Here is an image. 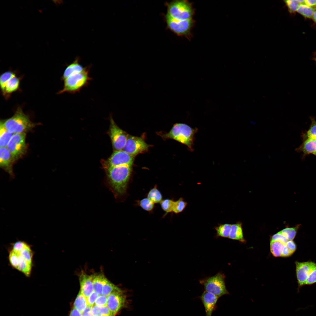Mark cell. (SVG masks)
<instances>
[{
  "mask_svg": "<svg viewBox=\"0 0 316 316\" xmlns=\"http://www.w3.org/2000/svg\"><path fill=\"white\" fill-rule=\"evenodd\" d=\"M311 125L306 135L307 138H310L316 140V121L313 118H311Z\"/></svg>",
  "mask_w": 316,
  "mask_h": 316,
  "instance_id": "d590c367",
  "label": "cell"
},
{
  "mask_svg": "<svg viewBox=\"0 0 316 316\" xmlns=\"http://www.w3.org/2000/svg\"><path fill=\"white\" fill-rule=\"evenodd\" d=\"M90 67H86L82 71L72 75L63 80V88L58 94L68 92L74 94L79 92L83 88L87 86L92 78L89 76Z\"/></svg>",
  "mask_w": 316,
  "mask_h": 316,
  "instance_id": "277c9868",
  "label": "cell"
},
{
  "mask_svg": "<svg viewBox=\"0 0 316 316\" xmlns=\"http://www.w3.org/2000/svg\"><path fill=\"white\" fill-rule=\"evenodd\" d=\"M134 157L123 150H115L107 160L103 162V166L105 169L109 168L120 166H132Z\"/></svg>",
  "mask_w": 316,
  "mask_h": 316,
  "instance_id": "30bf717a",
  "label": "cell"
},
{
  "mask_svg": "<svg viewBox=\"0 0 316 316\" xmlns=\"http://www.w3.org/2000/svg\"><path fill=\"white\" fill-rule=\"evenodd\" d=\"M166 14L176 20H186L193 19L195 9L192 3L186 0H175L167 4Z\"/></svg>",
  "mask_w": 316,
  "mask_h": 316,
  "instance_id": "5b68a950",
  "label": "cell"
},
{
  "mask_svg": "<svg viewBox=\"0 0 316 316\" xmlns=\"http://www.w3.org/2000/svg\"><path fill=\"white\" fill-rule=\"evenodd\" d=\"M8 258L10 264L12 267L17 269L18 266V258L17 253L10 249L9 250Z\"/></svg>",
  "mask_w": 316,
  "mask_h": 316,
  "instance_id": "e575fe53",
  "label": "cell"
},
{
  "mask_svg": "<svg viewBox=\"0 0 316 316\" xmlns=\"http://www.w3.org/2000/svg\"><path fill=\"white\" fill-rule=\"evenodd\" d=\"M92 275L94 291L99 295H102L103 286L107 279L103 274Z\"/></svg>",
  "mask_w": 316,
  "mask_h": 316,
  "instance_id": "ffe728a7",
  "label": "cell"
},
{
  "mask_svg": "<svg viewBox=\"0 0 316 316\" xmlns=\"http://www.w3.org/2000/svg\"><path fill=\"white\" fill-rule=\"evenodd\" d=\"M292 254L286 245H284L281 251V256L284 257H288L290 256Z\"/></svg>",
  "mask_w": 316,
  "mask_h": 316,
  "instance_id": "b9f144b4",
  "label": "cell"
},
{
  "mask_svg": "<svg viewBox=\"0 0 316 316\" xmlns=\"http://www.w3.org/2000/svg\"><path fill=\"white\" fill-rule=\"evenodd\" d=\"M107 306L114 316L124 307L126 303L125 295L121 290L114 292L107 296Z\"/></svg>",
  "mask_w": 316,
  "mask_h": 316,
  "instance_id": "4fadbf2b",
  "label": "cell"
},
{
  "mask_svg": "<svg viewBox=\"0 0 316 316\" xmlns=\"http://www.w3.org/2000/svg\"><path fill=\"white\" fill-rule=\"evenodd\" d=\"M120 290L119 288L107 279L103 286L102 295L107 296L111 293Z\"/></svg>",
  "mask_w": 316,
  "mask_h": 316,
  "instance_id": "4dcf8cb0",
  "label": "cell"
},
{
  "mask_svg": "<svg viewBox=\"0 0 316 316\" xmlns=\"http://www.w3.org/2000/svg\"><path fill=\"white\" fill-rule=\"evenodd\" d=\"M147 197L151 200L154 204L160 203L163 200L162 195L155 185L151 189L147 194Z\"/></svg>",
  "mask_w": 316,
  "mask_h": 316,
  "instance_id": "cb8c5ba5",
  "label": "cell"
},
{
  "mask_svg": "<svg viewBox=\"0 0 316 316\" xmlns=\"http://www.w3.org/2000/svg\"><path fill=\"white\" fill-rule=\"evenodd\" d=\"M312 263V262H295L296 275L299 287L305 285Z\"/></svg>",
  "mask_w": 316,
  "mask_h": 316,
  "instance_id": "9a60e30c",
  "label": "cell"
},
{
  "mask_svg": "<svg viewBox=\"0 0 316 316\" xmlns=\"http://www.w3.org/2000/svg\"><path fill=\"white\" fill-rule=\"evenodd\" d=\"M316 283V263L313 262L305 283L306 285H311Z\"/></svg>",
  "mask_w": 316,
  "mask_h": 316,
  "instance_id": "836d02e7",
  "label": "cell"
},
{
  "mask_svg": "<svg viewBox=\"0 0 316 316\" xmlns=\"http://www.w3.org/2000/svg\"><path fill=\"white\" fill-rule=\"evenodd\" d=\"M80 291L86 298L94 291L92 275L82 272L79 276Z\"/></svg>",
  "mask_w": 316,
  "mask_h": 316,
  "instance_id": "e0dca14e",
  "label": "cell"
},
{
  "mask_svg": "<svg viewBox=\"0 0 316 316\" xmlns=\"http://www.w3.org/2000/svg\"></svg>",
  "mask_w": 316,
  "mask_h": 316,
  "instance_id": "c3c4849f",
  "label": "cell"
},
{
  "mask_svg": "<svg viewBox=\"0 0 316 316\" xmlns=\"http://www.w3.org/2000/svg\"><path fill=\"white\" fill-rule=\"evenodd\" d=\"M305 4L310 6L315 7L316 6V0H305Z\"/></svg>",
  "mask_w": 316,
  "mask_h": 316,
  "instance_id": "f6af8a7d",
  "label": "cell"
},
{
  "mask_svg": "<svg viewBox=\"0 0 316 316\" xmlns=\"http://www.w3.org/2000/svg\"><path fill=\"white\" fill-rule=\"evenodd\" d=\"M92 307L87 305L85 310L82 313L81 316H92L91 313Z\"/></svg>",
  "mask_w": 316,
  "mask_h": 316,
  "instance_id": "7bdbcfd3",
  "label": "cell"
},
{
  "mask_svg": "<svg viewBox=\"0 0 316 316\" xmlns=\"http://www.w3.org/2000/svg\"><path fill=\"white\" fill-rule=\"evenodd\" d=\"M315 7L310 6L305 4H300L297 11L306 18H311L316 9Z\"/></svg>",
  "mask_w": 316,
  "mask_h": 316,
  "instance_id": "4316f807",
  "label": "cell"
},
{
  "mask_svg": "<svg viewBox=\"0 0 316 316\" xmlns=\"http://www.w3.org/2000/svg\"><path fill=\"white\" fill-rule=\"evenodd\" d=\"M284 2L291 13L297 11L300 4L297 0H287L284 1Z\"/></svg>",
  "mask_w": 316,
  "mask_h": 316,
  "instance_id": "8d00e7d4",
  "label": "cell"
},
{
  "mask_svg": "<svg viewBox=\"0 0 316 316\" xmlns=\"http://www.w3.org/2000/svg\"><path fill=\"white\" fill-rule=\"evenodd\" d=\"M87 305L86 298L80 291L75 301L74 304V308L82 314Z\"/></svg>",
  "mask_w": 316,
  "mask_h": 316,
  "instance_id": "603a6c76",
  "label": "cell"
},
{
  "mask_svg": "<svg viewBox=\"0 0 316 316\" xmlns=\"http://www.w3.org/2000/svg\"><path fill=\"white\" fill-rule=\"evenodd\" d=\"M85 67H83L80 64V59L77 57L72 63L67 66L61 77V80L63 81L70 76L82 71Z\"/></svg>",
  "mask_w": 316,
  "mask_h": 316,
  "instance_id": "ac0fdd59",
  "label": "cell"
},
{
  "mask_svg": "<svg viewBox=\"0 0 316 316\" xmlns=\"http://www.w3.org/2000/svg\"><path fill=\"white\" fill-rule=\"evenodd\" d=\"M200 298L205 308L206 316H212L216 309L219 298L210 293L204 291Z\"/></svg>",
  "mask_w": 316,
  "mask_h": 316,
  "instance_id": "2e32d148",
  "label": "cell"
},
{
  "mask_svg": "<svg viewBox=\"0 0 316 316\" xmlns=\"http://www.w3.org/2000/svg\"><path fill=\"white\" fill-rule=\"evenodd\" d=\"M299 226L298 225L294 227L286 228L279 232L288 241H292L295 237Z\"/></svg>",
  "mask_w": 316,
  "mask_h": 316,
  "instance_id": "f1b7e54d",
  "label": "cell"
},
{
  "mask_svg": "<svg viewBox=\"0 0 316 316\" xmlns=\"http://www.w3.org/2000/svg\"><path fill=\"white\" fill-rule=\"evenodd\" d=\"M314 154V155H315V156H316V153H315V154Z\"/></svg>",
  "mask_w": 316,
  "mask_h": 316,
  "instance_id": "7dc6e473",
  "label": "cell"
},
{
  "mask_svg": "<svg viewBox=\"0 0 316 316\" xmlns=\"http://www.w3.org/2000/svg\"><path fill=\"white\" fill-rule=\"evenodd\" d=\"M25 139V133L13 134L6 147L15 161L26 154L27 147Z\"/></svg>",
  "mask_w": 316,
  "mask_h": 316,
  "instance_id": "9c48e42d",
  "label": "cell"
},
{
  "mask_svg": "<svg viewBox=\"0 0 316 316\" xmlns=\"http://www.w3.org/2000/svg\"><path fill=\"white\" fill-rule=\"evenodd\" d=\"M1 121L6 129L13 134L25 133L36 125L31 121L28 116L23 112L20 107L17 108L12 117Z\"/></svg>",
  "mask_w": 316,
  "mask_h": 316,
  "instance_id": "7a4b0ae2",
  "label": "cell"
},
{
  "mask_svg": "<svg viewBox=\"0 0 316 316\" xmlns=\"http://www.w3.org/2000/svg\"><path fill=\"white\" fill-rule=\"evenodd\" d=\"M312 18L314 22L316 23V8L313 15Z\"/></svg>",
  "mask_w": 316,
  "mask_h": 316,
  "instance_id": "bcb514c9",
  "label": "cell"
},
{
  "mask_svg": "<svg viewBox=\"0 0 316 316\" xmlns=\"http://www.w3.org/2000/svg\"><path fill=\"white\" fill-rule=\"evenodd\" d=\"M15 162L11 153L6 147H0V166L11 177H14L12 165Z\"/></svg>",
  "mask_w": 316,
  "mask_h": 316,
  "instance_id": "5bb4252c",
  "label": "cell"
},
{
  "mask_svg": "<svg viewBox=\"0 0 316 316\" xmlns=\"http://www.w3.org/2000/svg\"><path fill=\"white\" fill-rule=\"evenodd\" d=\"M20 80L16 73L11 71L5 72L1 75L0 88L5 99L9 98L13 93L19 89Z\"/></svg>",
  "mask_w": 316,
  "mask_h": 316,
  "instance_id": "ba28073f",
  "label": "cell"
},
{
  "mask_svg": "<svg viewBox=\"0 0 316 316\" xmlns=\"http://www.w3.org/2000/svg\"><path fill=\"white\" fill-rule=\"evenodd\" d=\"M285 245L292 254L296 250V245L293 240L288 241Z\"/></svg>",
  "mask_w": 316,
  "mask_h": 316,
  "instance_id": "60d3db41",
  "label": "cell"
},
{
  "mask_svg": "<svg viewBox=\"0 0 316 316\" xmlns=\"http://www.w3.org/2000/svg\"><path fill=\"white\" fill-rule=\"evenodd\" d=\"M187 204V202L184 200L183 198H180L177 201H174L172 212L175 214H178L182 212L186 207Z\"/></svg>",
  "mask_w": 316,
  "mask_h": 316,
  "instance_id": "d6a6232c",
  "label": "cell"
},
{
  "mask_svg": "<svg viewBox=\"0 0 316 316\" xmlns=\"http://www.w3.org/2000/svg\"><path fill=\"white\" fill-rule=\"evenodd\" d=\"M167 25L169 30L178 36L185 37L190 40L191 37V30L195 24L193 19L180 20L173 19L167 15L165 16Z\"/></svg>",
  "mask_w": 316,
  "mask_h": 316,
  "instance_id": "52a82bcc",
  "label": "cell"
},
{
  "mask_svg": "<svg viewBox=\"0 0 316 316\" xmlns=\"http://www.w3.org/2000/svg\"><path fill=\"white\" fill-rule=\"evenodd\" d=\"M13 134L8 131L4 127L2 122L0 123V147H6Z\"/></svg>",
  "mask_w": 316,
  "mask_h": 316,
  "instance_id": "7402d4cb",
  "label": "cell"
},
{
  "mask_svg": "<svg viewBox=\"0 0 316 316\" xmlns=\"http://www.w3.org/2000/svg\"><path fill=\"white\" fill-rule=\"evenodd\" d=\"M107 296L103 295H99L96 300L95 305L99 307L107 306Z\"/></svg>",
  "mask_w": 316,
  "mask_h": 316,
  "instance_id": "74e56055",
  "label": "cell"
},
{
  "mask_svg": "<svg viewBox=\"0 0 316 316\" xmlns=\"http://www.w3.org/2000/svg\"><path fill=\"white\" fill-rule=\"evenodd\" d=\"M82 314L75 308L71 310L69 316H81Z\"/></svg>",
  "mask_w": 316,
  "mask_h": 316,
  "instance_id": "ee69618b",
  "label": "cell"
},
{
  "mask_svg": "<svg viewBox=\"0 0 316 316\" xmlns=\"http://www.w3.org/2000/svg\"><path fill=\"white\" fill-rule=\"evenodd\" d=\"M198 130L184 123H176L165 136L186 145L190 151H193L195 136Z\"/></svg>",
  "mask_w": 316,
  "mask_h": 316,
  "instance_id": "3957f363",
  "label": "cell"
},
{
  "mask_svg": "<svg viewBox=\"0 0 316 316\" xmlns=\"http://www.w3.org/2000/svg\"><path fill=\"white\" fill-rule=\"evenodd\" d=\"M99 295L95 291H93L87 298V305L93 306Z\"/></svg>",
  "mask_w": 316,
  "mask_h": 316,
  "instance_id": "f35d334b",
  "label": "cell"
},
{
  "mask_svg": "<svg viewBox=\"0 0 316 316\" xmlns=\"http://www.w3.org/2000/svg\"><path fill=\"white\" fill-rule=\"evenodd\" d=\"M231 224H225L220 225L216 227L215 229L219 236L224 238L229 237L231 230Z\"/></svg>",
  "mask_w": 316,
  "mask_h": 316,
  "instance_id": "83f0119b",
  "label": "cell"
},
{
  "mask_svg": "<svg viewBox=\"0 0 316 316\" xmlns=\"http://www.w3.org/2000/svg\"><path fill=\"white\" fill-rule=\"evenodd\" d=\"M149 145L141 138L128 135L123 150L134 157L147 151Z\"/></svg>",
  "mask_w": 316,
  "mask_h": 316,
  "instance_id": "7c38bea8",
  "label": "cell"
},
{
  "mask_svg": "<svg viewBox=\"0 0 316 316\" xmlns=\"http://www.w3.org/2000/svg\"><path fill=\"white\" fill-rule=\"evenodd\" d=\"M301 150L305 154L316 153V140L307 138L302 145Z\"/></svg>",
  "mask_w": 316,
  "mask_h": 316,
  "instance_id": "44dd1931",
  "label": "cell"
},
{
  "mask_svg": "<svg viewBox=\"0 0 316 316\" xmlns=\"http://www.w3.org/2000/svg\"><path fill=\"white\" fill-rule=\"evenodd\" d=\"M109 134L114 148L116 150H123L128 135L116 124L111 115Z\"/></svg>",
  "mask_w": 316,
  "mask_h": 316,
  "instance_id": "8fae6325",
  "label": "cell"
},
{
  "mask_svg": "<svg viewBox=\"0 0 316 316\" xmlns=\"http://www.w3.org/2000/svg\"><path fill=\"white\" fill-rule=\"evenodd\" d=\"M174 201L173 199H165L163 200L160 203L162 209L165 212L163 216L164 217L168 213L172 212V209Z\"/></svg>",
  "mask_w": 316,
  "mask_h": 316,
  "instance_id": "1f68e13d",
  "label": "cell"
},
{
  "mask_svg": "<svg viewBox=\"0 0 316 316\" xmlns=\"http://www.w3.org/2000/svg\"><path fill=\"white\" fill-rule=\"evenodd\" d=\"M136 206L140 207L144 210L152 213L154 208V204L148 198L145 197L135 201Z\"/></svg>",
  "mask_w": 316,
  "mask_h": 316,
  "instance_id": "d4e9b609",
  "label": "cell"
},
{
  "mask_svg": "<svg viewBox=\"0 0 316 316\" xmlns=\"http://www.w3.org/2000/svg\"><path fill=\"white\" fill-rule=\"evenodd\" d=\"M284 245L279 241H271L270 244V250L274 256H281V251Z\"/></svg>",
  "mask_w": 316,
  "mask_h": 316,
  "instance_id": "f546056e",
  "label": "cell"
},
{
  "mask_svg": "<svg viewBox=\"0 0 316 316\" xmlns=\"http://www.w3.org/2000/svg\"><path fill=\"white\" fill-rule=\"evenodd\" d=\"M229 238L233 240H238L243 243L245 242L243 237L241 223H238L231 224Z\"/></svg>",
  "mask_w": 316,
  "mask_h": 316,
  "instance_id": "d6986e66",
  "label": "cell"
},
{
  "mask_svg": "<svg viewBox=\"0 0 316 316\" xmlns=\"http://www.w3.org/2000/svg\"><path fill=\"white\" fill-rule=\"evenodd\" d=\"M92 316H114L107 306L99 307L94 305L92 307Z\"/></svg>",
  "mask_w": 316,
  "mask_h": 316,
  "instance_id": "484cf974",
  "label": "cell"
},
{
  "mask_svg": "<svg viewBox=\"0 0 316 316\" xmlns=\"http://www.w3.org/2000/svg\"><path fill=\"white\" fill-rule=\"evenodd\" d=\"M108 187L117 199L126 196L132 172V166L123 165L105 169Z\"/></svg>",
  "mask_w": 316,
  "mask_h": 316,
  "instance_id": "6da1fadb",
  "label": "cell"
},
{
  "mask_svg": "<svg viewBox=\"0 0 316 316\" xmlns=\"http://www.w3.org/2000/svg\"><path fill=\"white\" fill-rule=\"evenodd\" d=\"M271 241H279L284 245H285L288 241V240L280 232L272 236Z\"/></svg>",
  "mask_w": 316,
  "mask_h": 316,
  "instance_id": "ab89813d",
  "label": "cell"
},
{
  "mask_svg": "<svg viewBox=\"0 0 316 316\" xmlns=\"http://www.w3.org/2000/svg\"><path fill=\"white\" fill-rule=\"evenodd\" d=\"M225 276L220 273L202 280L200 283L204 286L205 291L212 293L219 298L229 294L225 282Z\"/></svg>",
  "mask_w": 316,
  "mask_h": 316,
  "instance_id": "8992f818",
  "label": "cell"
}]
</instances>
